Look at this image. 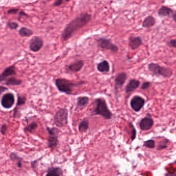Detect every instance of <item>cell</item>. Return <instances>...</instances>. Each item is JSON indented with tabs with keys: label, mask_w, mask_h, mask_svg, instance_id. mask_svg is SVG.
Listing matches in <instances>:
<instances>
[{
	"label": "cell",
	"mask_w": 176,
	"mask_h": 176,
	"mask_svg": "<svg viewBox=\"0 0 176 176\" xmlns=\"http://www.w3.org/2000/svg\"><path fill=\"white\" fill-rule=\"evenodd\" d=\"M91 15L83 13L71 20L67 24L62 33V38L64 41L69 40L76 31L86 25L91 20Z\"/></svg>",
	"instance_id": "cell-1"
},
{
	"label": "cell",
	"mask_w": 176,
	"mask_h": 176,
	"mask_svg": "<svg viewBox=\"0 0 176 176\" xmlns=\"http://www.w3.org/2000/svg\"><path fill=\"white\" fill-rule=\"evenodd\" d=\"M55 83L57 88L60 92L64 93L67 95H71L74 88L84 85L85 82H75L64 78H57L55 80Z\"/></svg>",
	"instance_id": "cell-2"
},
{
	"label": "cell",
	"mask_w": 176,
	"mask_h": 176,
	"mask_svg": "<svg viewBox=\"0 0 176 176\" xmlns=\"http://www.w3.org/2000/svg\"><path fill=\"white\" fill-rule=\"evenodd\" d=\"M95 107L94 115H100L106 120H110L112 118L111 111L108 107L105 100L103 98H96L94 100Z\"/></svg>",
	"instance_id": "cell-3"
},
{
	"label": "cell",
	"mask_w": 176,
	"mask_h": 176,
	"mask_svg": "<svg viewBox=\"0 0 176 176\" xmlns=\"http://www.w3.org/2000/svg\"><path fill=\"white\" fill-rule=\"evenodd\" d=\"M54 123L58 127H63L68 124V110L60 108L57 111L54 118Z\"/></svg>",
	"instance_id": "cell-4"
},
{
	"label": "cell",
	"mask_w": 176,
	"mask_h": 176,
	"mask_svg": "<svg viewBox=\"0 0 176 176\" xmlns=\"http://www.w3.org/2000/svg\"><path fill=\"white\" fill-rule=\"evenodd\" d=\"M97 46L102 49L110 50L114 53L118 52V46L113 43L110 39L100 38L97 40Z\"/></svg>",
	"instance_id": "cell-5"
},
{
	"label": "cell",
	"mask_w": 176,
	"mask_h": 176,
	"mask_svg": "<svg viewBox=\"0 0 176 176\" xmlns=\"http://www.w3.org/2000/svg\"><path fill=\"white\" fill-rule=\"evenodd\" d=\"M148 69L151 72L154 73V74L161 75L163 76L167 77L171 76L172 75V71L171 69L161 67L157 64H150L148 65Z\"/></svg>",
	"instance_id": "cell-6"
},
{
	"label": "cell",
	"mask_w": 176,
	"mask_h": 176,
	"mask_svg": "<svg viewBox=\"0 0 176 176\" xmlns=\"http://www.w3.org/2000/svg\"><path fill=\"white\" fill-rule=\"evenodd\" d=\"M48 133H49V138L48 139V145L50 148H54L56 147L58 143L57 133L59 131L56 128L52 127L46 128Z\"/></svg>",
	"instance_id": "cell-7"
},
{
	"label": "cell",
	"mask_w": 176,
	"mask_h": 176,
	"mask_svg": "<svg viewBox=\"0 0 176 176\" xmlns=\"http://www.w3.org/2000/svg\"><path fill=\"white\" fill-rule=\"evenodd\" d=\"M43 46V40L41 37L34 36L31 39L29 42V49L34 52H37Z\"/></svg>",
	"instance_id": "cell-8"
},
{
	"label": "cell",
	"mask_w": 176,
	"mask_h": 176,
	"mask_svg": "<svg viewBox=\"0 0 176 176\" xmlns=\"http://www.w3.org/2000/svg\"><path fill=\"white\" fill-rule=\"evenodd\" d=\"M1 105L5 109H10L15 103V96L13 93H8L4 95L1 99Z\"/></svg>",
	"instance_id": "cell-9"
},
{
	"label": "cell",
	"mask_w": 176,
	"mask_h": 176,
	"mask_svg": "<svg viewBox=\"0 0 176 176\" xmlns=\"http://www.w3.org/2000/svg\"><path fill=\"white\" fill-rule=\"evenodd\" d=\"M145 103V100L139 96H135L130 101V106L134 111L138 112L142 109Z\"/></svg>",
	"instance_id": "cell-10"
},
{
	"label": "cell",
	"mask_w": 176,
	"mask_h": 176,
	"mask_svg": "<svg viewBox=\"0 0 176 176\" xmlns=\"http://www.w3.org/2000/svg\"><path fill=\"white\" fill-rule=\"evenodd\" d=\"M127 76L125 72H121L116 75L115 78V89L118 90L122 89L127 79Z\"/></svg>",
	"instance_id": "cell-11"
},
{
	"label": "cell",
	"mask_w": 176,
	"mask_h": 176,
	"mask_svg": "<svg viewBox=\"0 0 176 176\" xmlns=\"http://www.w3.org/2000/svg\"><path fill=\"white\" fill-rule=\"evenodd\" d=\"M16 74V68L14 66H10L3 71V72L0 75V82L5 80L8 77L13 76Z\"/></svg>",
	"instance_id": "cell-12"
},
{
	"label": "cell",
	"mask_w": 176,
	"mask_h": 176,
	"mask_svg": "<svg viewBox=\"0 0 176 176\" xmlns=\"http://www.w3.org/2000/svg\"><path fill=\"white\" fill-rule=\"evenodd\" d=\"M142 44V39L140 37L130 36L129 38V46L132 49H138Z\"/></svg>",
	"instance_id": "cell-13"
},
{
	"label": "cell",
	"mask_w": 176,
	"mask_h": 176,
	"mask_svg": "<svg viewBox=\"0 0 176 176\" xmlns=\"http://www.w3.org/2000/svg\"><path fill=\"white\" fill-rule=\"evenodd\" d=\"M154 121L153 119L149 118H143L140 123V128L142 130H148L153 127Z\"/></svg>",
	"instance_id": "cell-14"
},
{
	"label": "cell",
	"mask_w": 176,
	"mask_h": 176,
	"mask_svg": "<svg viewBox=\"0 0 176 176\" xmlns=\"http://www.w3.org/2000/svg\"><path fill=\"white\" fill-rule=\"evenodd\" d=\"M140 82L139 80L133 79H131L126 86L125 90L126 93H130L136 90L140 86Z\"/></svg>",
	"instance_id": "cell-15"
},
{
	"label": "cell",
	"mask_w": 176,
	"mask_h": 176,
	"mask_svg": "<svg viewBox=\"0 0 176 176\" xmlns=\"http://www.w3.org/2000/svg\"><path fill=\"white\" fill-rule=\"evenodd\" d=\"M84 65V62L82 60H77L70 64L68 67L70 71L73 72H78L82 70Z\"/></svg>",
	"instance_id": "cell-16"
},
{
	"label": "cell",
	"mask_w": 176,
	"mask_h": 176,
	"mask_svg": "<svg viewBox=\"0 0 176 176\" xmlns=\"http://www.w3.org/2000/svg\"><path fill=\"white\" fill-rule=\"evenodd\" d=\"M76 109L82 110L85 109L89 103V98L87 96H80L77 98Z\"/></svg>",
	"instance_id": "cell-17"
},
{
	"label": "cell",
	"mask_w": 176,
	"mask_h": 176,
	"mask_svg": "<svg viewBox=\"0 0 176 176\" xmlns=\"http://www.w3.org/2000/svg\"><path fill=\"white\" fill-rule=\"evenodd\" d=\"M97 69L101 73L109 72L110 70L109 62L107 60H103V61L100 62L97 65Z\"/></svg>",
	"instance_id": "cell-18"
},
{
	"label": "cell",
	"mask_w": 176,
	"mask_h": 176,
	"mask_svg": "<svg viewBox=\"0 0 176 176\" xmlns=\"http://www.w3.org/2000/svg\"><path fill=\"white\" fill-rule=\"evenodd\" d=\"M156 23V20L153 16H148L146 17L142 23L143 27L148 28L154 25Z\"/></svg>",
	"instance_id": "cell-19"
},
{
	"label": "cell",
	"mask_w": 176,
	"mask_h": 176,
	"mask_svg": "<svg viewBox=\"0 0 176 176\" xmlns=\"http://www.w3.org/2000/svg\"><path fill=\"white\" fill-rule=\"evenodd\" d=\"M172 13V9L166 6H162L158 11V15L160 16H169Z\"/></svg>",
	"instance_id": "cell-20"
},
{
	"label": "cell",
	"mask_w": 176,
	"mask_h": 176,
	"mask_svg": "<svg viewBox=\"0 0 176 176\" xmlns=\"http://www.w3.org/2000/svg\"><path fill=\"white\" fill-rule=\"evenodd\" d=\"M33 31L26 27H22L19 31V34L21 37H30L33 34Z\"/></svg>",
	"instance_id": "cell-21"
},
{
	"label": "cell",
	"mask_w": 176,
	"mask_h": 176,
	"mask_svg": "<svg viewBox=\"0 0 176 176\" xmlns=\"http://www.w3.org/2000/svg\"><path fill=\"white\" fill-rule=\"evenodd\" d=\"M89 121L87 119H84L79 124L78 129L80 133H85L89 128Z\"/></svg>",
	"instance_id": "cell-22"
},
{
	"label": "cell",
	"mask_w": 176,
	"mask_h": 176,
	"mask_svg": "<svg viewBox=\"0 0 176 176\" xmlns=\"http://www.w3.org/2000/svg\"><path fill=\"white\" fill-rule=\"evenodd\" d=\"M61 173V169L60 168L52 167L49 169L46 176H60Z\"/></svg>",
	"instance_id": "cell-23"
},
{
	"label": "cell",
	"mask_w": 176,
	"mask_h": 176,
	"mask_svg": "<svg viewBox=\"0 0 176 176\" xmlns=\"http://www.w3.org/2000/svg\"><path fill=\"white\" fill-rule=\"evenodd\" d=\"M22 82L21 80L18 79L14 77H11L7 80L6 82V85H18L22 84Z\"/></svg>",
	"instance_id": "cell-24"
},
{
	"label": "cell",
	"mask_w": 176,
	"mask_h": 176,
	"mask_svg": "<svg viewBox=\"0 0 176 176\" xmlns=\"http://www.w3.org/2000/svg\"><path fill=\"white\" fill-rule=\"evenodd\" d=\"M38 127V125L36 122H33L29 124L27 126H26L25 128H24V131L26 132H29V133H33V131L34 130L36 129L37 127Z\"/></svg>",
	"instance_id": "cell-25"
},
{
	"label": "cell",
	"mask_w": 176,
	"mask_h": 176,
	"mask_svg": "<svg viewBox=\"0 0 176 176\" xmlns=\"http://www.w3.org/2000/svg\"><path fill=\"white\" fill-rule=\"evenodd\" d=\"M144 145L150 148H153L155 146V142L154 140H148L144 143Z\"/></svg>",
	"instance_id": "cell-26"
},
{
	"label": "cell",
	"mask_w": 176,
	"mask_h": 176,
	"mask_svg": "<svg viewBox=\"0 0 176 176\" xmlns=\"http://www.w3.org/2000/svg\"><path fill=\"white\" fill-rule=\"evenodd\" d=\"M7 25L11 29H16L19 27L18 23L16 22H8Z\"/></svg>",
	"instance_id": "cell-27"
},
{
	"label": "cell",
	"mask_w": 176,
	"mask_h": 176,
	"mask_svg": "<svg viewBox=\"0 0 176 176\" xmlns=\"http://www.w3.org/2000/svg\"><path fill=\"white\" fill-rule=\"evenodd\" d=\"M26 98L25 97H20L19 96L18 100V103H17V106H21L24 105L25 103Z\"/></svg>",
	"instance_id": "cell-28"
},
{
	"label": "cell",
	"mask_w": 176,
	"mask_h": 176,
	"mask_svg": "<svg viewBox=\"0 0 176 176\" xmlns=\"http://www.w3.org/2000/svg\"><path fill=\"white\" fill-rule=\"evenodd\" d=\"M19 11V9H16V8H12V9H9L8 10L7 13L9 15H14L16 14Z\"/></svg>",
	"instance_id": "cell-29"
},
{
	"label": "cell",
	"mask_w": 176,
	"mask_h": 176,
	"mask_svg": "<svg viewBox=\"0 0 176 176\" xmlns=\"http://www.w3.org/2000/svg\"><path fill=\"white\" fill-rule=\"evenodd\" d=\"M10 158L12 161L15 160H20V158L15 153H11L10 156Z\"/></svg>",
	"instance_id": "cell-30"
},
{
	"label": "cell",
	"mask_w": 176,
	"mask_h": 176,
	"mask_svg": "<svg viewBox=\"0 0 176 176\" xmlns=\"http://www.w3.org/2000/svg\"><path fill=\"white\" fill-rule=\"evenodd\" d=\"M63 1L64 0H56L55 2L53 3V6L57 7V6H59L61 5L62 3H63Z\"/></svg>",
	"instance_id": "cell-31"
},
{
	"label": "cell",
	"mask_w": 176,
	"mask_h": 176,
	"mask_svg": "<svg viewBox=\"0 0 176 176\" xmlns=\"http://www.w3.org/2000/svg\"><path fill=\"white\" fill-rule=\"evenodd\" d=\"M6 130H7V126L6 125V124H3L2 126V128H1V132L3 134H5L6 133Z\"/></svg>",
	"instance_id": "cell-32"
},
{
	"label": "cell",
	"mask_w": 176,
	"mask_h": 176,
	"mask_svg": "<svg viewBox=\"0 0 176 176\" xmlns=\"http://www.w3.org/2000/svg\"><path fill=\"white\" fill-rule=\"evenodd\" d=\"M149 85H150V83L149 82H144L142 85V87H141V89L142 90H145V89H147L149 87Z\"/></svg>",
	"instance_id": "cell-33"
},
{
	"label": "cell",
	"mask_w": 176,
	"mask_h": 176,
	"mask_svg": "<svg viewBox=\"0 0 176 176\" xmlns=\"http://www.w3.org/2000/svg\"><path fill=\"white\" fill-rule=\"evenodd\" d=\"M132 127H133V131H132V134H131V140H133L136 136V130L134 127L133 126V125H132Z\"/></svg>",
	"instance_id": "cell-34"
},
{
	"label": "cell",
	"mask_w": 176,
	"mask_h": 176,
	"mask_svg": "<svg viewBox=\"0 0 176 176\" xmlns=\"http://www.w3.org/2000/svg\"><path fill=\"white\" fill-rule=\"evenodd\" d=\"M22 16H28V15H27L24 11H20V13H19V21H20V19L21 18Z\"/></svg>",
	"instance_id": "cell-35"
},
{
	"label": "cell",
	"mask_w": 176,
	"mask_h": 176,
	"mask_svg": "<svg viewBox=\"0 0 176 176\" xmlns=\"http://www.w3.org/2000/svg\"><path fill=\"white\" fill-rule=\"evenodd\" d=\"M7 88L4 87L3 86H0V95L2 94V93L4 92V91L7 90Z\"/></svg>",
	"instance_id": "cell-36"
},
{
	"label": "cell",
	"mask_w": 176,
	"mask_h": 176,
	"mask_svg": "<svg viewBox=\"0 0 176 176\" xmlns=\"http://www.w3.org/2000/svg\"><path fill=\"white\" fill-rule=\"evenodd\" d=\"M171 44L173 46H175V47H176V40H171Z\"/></svg>",
	"instance_id": "cell-37"
},
{
	"label": "cell",
	"mask_w": 176,
	"mask_h": 176,
	"mask_svg": "<svg viewBox=\"0 0 176 176\" xmlns=\"http://www.w3.org/2000/svg\"><path fill=\"white\" fill-rule=\"evenodd\" d=\"M165 176H176V172L173 173H169Z\"/></svg>",
	"instance_id": "cell-38"
},
{
	"label": "cell",
	"mask_w": 176,
	"mask_h": 176,
	"mask_svg": "<svg viewBox=\"0 0 176 176\" xmlns=\"http://www.w3.org/2000/svg\"><path fill=\"white\" fill-rule=\"evenodd\" d=\"M17 165H18V166L19 167H22V163H21V160H19V161L17 163Z\"/></svg>",
	"instance_id": "cell-39"
},
{
	"label": "cell",
	"mask_w": 176,
	"mask_h": 176,
	"mask_svg": "<svg viewBox=\"0 0 176 176\" xmlns=\"http://www.w3.org/2000/svg\"><path fill=\"white\" fill-rule=\"evenodd\" d=\"M172 18H173V19H174L175 21H176V13H175L174 15H173Z\"/></svg>",
	"instance_id": "cell-40"
},
{
	"label": "cell",
	"mask_w": 176,
	"mask_h": 176,
	"mask_svg": "<svg viewBox=\"0 0 176 176\" xmlns=\"http://www.w3.org/2000/svg\"><path fill=\"white\" fill-rule=\"evenodd\" d=\"M65 1H67V2H69V1H70V0H65Z\"/></svg>",
	"instance_id": "cell-41"
},
{
	"label": "cell",
	"mask_w": 176,
	"mask_h": 176,
	"mask_svg": "<svg viewBox=\"0 0 176 176\" xmlns=\"http://www.w3.org/2000/svg\"><path fill=\"white\" fill-rule=\"evenodd\" d=\"M49 1H50V0H49Z\"/></svg>",
	"instance_id": "cell-42"
}]
</instances>
